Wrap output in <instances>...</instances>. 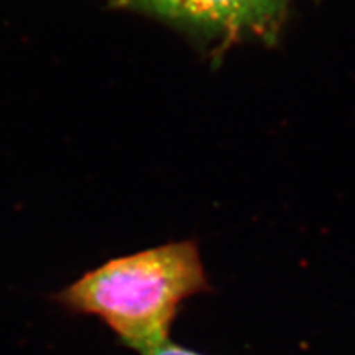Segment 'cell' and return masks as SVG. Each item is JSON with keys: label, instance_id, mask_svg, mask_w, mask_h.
<instances>
[{"label": "cell", "instance_id": "cell-1", "mask_svg": "<svg viewBox=\"0 0 355 355\" xmlns=\"http://www.w3.org/2000/svg\"><path fill=\"white\" fill-rule=\"evenodd\" d=\"M212 292L196 240L110 259L52 299L73 314L95 315L117 340L147 355L169 340L185 299Z\"/></svg>", "mask_w": 355, "mask_h": 355}, {"label": "cell", "instance_id": "cell-2", "mask_svg": "<svg viewBox=\"0 0 355 355\" xmlns=\"http://www.w3.org/2000/svg\"><path fill=\"white\" fill-rule=\"evenodd\" d=\"M159 17L197 27L257 30L280 12L284 0H126Z\"/></svg>", "mask_w": 355, "mask_h": 355}, {"label": "cell", "instance_id": "cell-3", "mask_svg": "<svg viewBox=\"0 0 355 355\" xmlns=\"http://www.w3.org/2000/svg\"><path fill=\"white\" fill-rule=\"evenodd\" d=\"M147 355H205V354L197 352L194 349L184 348L181 345H178V343L171 342V339H169L168 342H164L162 347L155 348L154 351L148 352Z\"/></svg>", "mask_w": 355, "mask_h": 355}]
</instances>
